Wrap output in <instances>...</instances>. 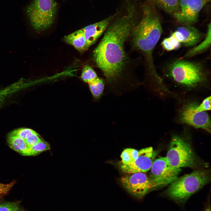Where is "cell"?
I'll return each instance as SVG.
<instances>
[{
    "instance_id": "6da1fadb",
    "label": "cell",
    "mask_w": 211,
    "mask_h": 211,
    "mask_svg": "<svg viewBox=\"0 0 211 211\" xmlns=\"http://www.w3.org/2000/svg\"><path fill=\"white\" fill-rule=\"evenodd\" d=\"M125 2L124 12H119L93 51L95 62L107 85L112 88L118 85L127 74L130 61L125 44L140 17L132 1L126 0Z\"/></svg>"
},
{
    "instance_id": "7a4b0ae2",
    "label": "cell",
    "mask_w": 211,
    "mask_h": 211,
    "mask_svg": "<svg viewBox=\"0 0 211 211\" xmlns=\"http://www.w3.org/2000/svg\"><path fill=\"white\" fill-rule=\"evenodd\" d=\"M136 25L130 35L134 49L142 54L145 60L149 74H157L153 62L152 53L162 33V25L158 16L149 6L144 5Z\"/></svg>"
},
{
    "instance_id": "3957f363",
    "label": "cell",
    "mask_w": 211,
    "mask_h": 211,
    "mask_svg": "<svg viewBox=\"0 0 211 211\" xmlns=\"http://www.w3.org/2000/svg\"><path fill=\"white\" fill-rule=\"evenodd\" d=\"M210 179L209 171L195 170L177 178L170 184L165 193L175 201L185 203L192 195L209 183Z\"/></svg>"
},
{
    "instance_id": "277c9868",
    "label": "cell",
    "mask_w": 211,
    "mask_h": 211,
    "mask_svg": "<svg viewBox=\"0 0 211 211\" xmlns=\"http://www.w3.org/2000/svg\"><path fill=\"white\" fill-rule=\"evenodd\" d=\"M166 68L169 76L174 81L186 87H195L206 80V71L199 63L178 59L169 64Z\"/></svg>"
},
{
    "instance_id": "5b68a950",
    "label": "cell",
    "mask_w": 211,
    "mask_h": 211,
    "mask_svg": "<svg viewBox=\"0 0 211 211\" xmlns=\"http://www.w3.org/2000/svg\"><path fill=\"white\" fill-rule=\"evenodd\" d=\"M166 158L171 166L177 168H194L199 162L189 143L176 135L171 137Z\"/></svg>"
},
{
    "instance_id": "8992f818",
    "label": "cell",
    "mask_w": 211,
    "mask_h": 211,
    "mask_svg": "<svg viewBox=\"0 0 211 211\" xmlns=\"http://www.w3.org/2000/svg\"><path fill=\"white\" fill-rule=\"evenodd\" d=\"M57 9L55 0H33L28 7L27 13L33 27L43 30L53 23Z\"/></svg>"
},
{
    "instance_id": "52a82bcc",
    "label": "cell",
    "mask_w": 211,
    "mask_h": 211,
    "mask_svg": "<svg viewBox=\"0 0 211 211\" xmlns=\"http://www.w3.org/2000/svg\"><path fill=\"white\" fill-rule=\"evenodd\" d=\"M150 170L149 177L153 189L170 184L178 177L181 170L171 166L163 157L154 160Z\"/></svg>"
},
{
    "instance_id": "ba28073f",
    "label": "cell",
    "mask_w": 211,
    "mask_h": 211,
    "mask_svg": "<svg viewBox=\"0 0 211 211\" xmlns=\"http://www.w3.org/2000/svg\"><path fill=\"white\" fill-rule=\"evenodd\" d=\"M207 0H179V12L173 14L177 21L183 25H191L197 21L200 11Z\"/></svg>"
},
{
    "instance_id": "9c48e42d",
    "label": "cell",
    "mask_w": 211,
    "mask_h": 211,
    "mask_svg": "<svg viewBox=\"0 0 211 211\" xmlns=\"http://www.w3.org/2000/svg\"><path fill=\"white\" fill-rule=\"evenodd\" d=\"M130 174L123 176L121 181L124 188L134 196L141 198L153 189L149 176L144 173Z\"/></svg>"
},
{
    "instance_id": "30bf717a",
    "label": "cell",
    "mask_w": 211,
    "mask_h": 211,
    "mask_svg": "<svg viewBox=\"0 0 211 211\" xmlns=\"http://www.w3.org/2000/svg\"><path fill=\"white\" fill-rule=\"evenodd\" d=\"M139 152V156L133 163L129 164H122L121 169L123 172L133 174L144 173L150 169L157 152L151 147L142 149Z\"/></svg>"
},
{
    "instance_id": "8fae6325",
    "label": "cell",
    "mask_w": 211,
    "mask_h": 211,
    "mask_svg": "<svg viewBox=\"0 0 211 211\" xmlns=\"http://www.w3.org/2000/svg\"><path fill=\"white\" fill-rule=\"evenodd\" d=\"M195 105L191 103L184 108L181 114V122L196 128L203 129L210 133L211 120L209 116L205 112L195 111Z\"/></svg>"
},
{
    "instance_id": "7c38bea8",
    "label": "cell",
    "mask_w": 211,
    "mask_h": 211,
    "mask_svg": "<svg viewBox=\"0 0 211 211\" xmlns=\"http://www.w3.org/2000/svg\"><path fill=\"white\" fill-rule=\"evenodd\" d=\"M119 12L118 10L106 18L81 28L83 31L88 49L93 45L105 31Z\"/></svg>"
},
{
    "instance_id": "4fadbf2b",
    "label": "cell",
    "mask_w": 211,
    "mask_h": 211,
    "mask_svg": "<svg viewBox=\"0 0 211 211\" xmlns=\"http://www.w3.org/2000/svg\"><path fill=\"white\" fill-rule=\"evenodd\" d=\"M176 30L181 34V44L186 47H193L200 42L202 35L199 31L191 25H183L178 27Z\"/></svg>"
},
{
    "instance_id": "5bb4252c",
    "label": "cell",
    "mask_w": 211,
    "mask_h": 211,
    "mask_svg": "<svg viewBox=\"0 0 211 211\" xmlns=\"http://www.w3.org/2000/svg\"><path fill=\"white\" fill-rule=\"evenodd\" d=\"M63 40L80 52H84L88 49L86 40L81 29L65 35L64 37Z\"/></svg>"
},
{
    "instance_id": "9a60e30c",
    "label": "cell",
    "mask_w": 211,
    "mask_h": 211,
    "mask_svg": "<svg viewBox=\"0 0 211 211\" xmlns=\"http://www.w3.org/2000/svg\"><path fill=\"white\" fill-rule=\"evenodd\" d=\"M211 23L207 25L206 36L203 40L198 45H197L189 50L184 56L185 58H190L202 53L206 50L211 45Z\"/></svg>"
},
{
    "instance_id": "2e32d148",
    "label": "cell",
    "mask_w": 211,
    "mask_h": 211,
    "mask_svg": "<svg viewBox=\"0 0 211 211\" xmlns=\"http://www.w3.org/2000/svg\"><path fill=\"white\" fill-rule=\"evenodd\" d=\"M88 84L90 91L94 99L96 101H99L104 92L105 87L104 80L103 78L98 77Z\"/></svg>"
},
{
    "instance_id": "e0dca14e",
    "label": "cell",
    "mask_w": 211,
    "mask_h": 211,
    "mask_svg": "<svg viewBox=\"0 0 211 211\" xmlns=\"http://www.w3.org/2000/svg\"><path fill=\"white\" fill-rule=\"evenodd\" d=\"M166 12L173 14L179 12V0H147Z\"/></svg>"
},
{
    "instance_id": "ac0fdd59",
    "label": "cell",
    "mask_w": 211,
    "mask_h": 211,
    "mask_svg": "<svg viewBox=\"0 0 211 211\" xmlns=\"http://www.w3.org/2000/svg\"><path fill=\"white\" fill-rule=\"evenodd\" d=\"M7 142L10 148L23 156L29 147L23 139L16 136L8 135Z\"/></svg>"
},
{
    "instance_id": "d6986e66",
    "label": "cell",
    "mask_w": 211,
    "mask_h": 211,
    "mask_svg": "<svg viewBox=\"0 0 211 211\" xmlns=\"http://www.w3.org/2000/svg\"><path fill=\"white\" fill-rule=\"evenodd\" d=\"M50 148L49 143L42 140L36 144L29 147L24 156H35L43 152L49 150Z\"/></svg>"
},
{
    "instance_id": "ffe728a7",
    "label": "cell",
    "mask_w": 211,
    "mask_h": 211,
    "mask_svg": "<svg viewBox=\"0 0 211 211\" xmlns=\"http://www.w3.org/2000/svg\"><path fill=\"white\" fill-rule=\"evenodd\" d=\"M139 152L137 150L132 148H127L122 152L120 157L122 164H129L133 163L138 158Z\"/></svg>"
},
{
    "instance_id": "44dd1931",
    "label": "cell",
    "mask_w": 211,
    "mask_h": 211,
    "mask_svg": "<svg viewBox=\"0 0 211 211\" xmlns=\"http://www.w3.org/2000/svg\"><path fill=\"white\" fill-rule=\"evenodd\" d=\"M98 77L94 70L89 65H85L83 68L81 78L83 81L88 84Z\"/></svg>"
},
{
    "instance_id": "7402d4cb",
    "label": "cell",
    "mask_w": 211,
    "mask_h": 211,
    "mask_svg": "<svg viewBox=\"0 0 211 211\" xmlns=\"http://www.w3.org/2000/svg\"><path fill=\"white\" fill-rule=\"evenodd\" d=\"M181 44V43L171 35L164 39L161 42L163 48L167 51L177 49L180 47Z\"/></svg>"
},
{
    "instance_id": "603a6c76",
    "label": "cell",
    "mask_w": 211,
    "mask_h": 211,
    "mask_svg": "<svg viewBox=\"0 0 211 211\" xmlns=\"http://www.w3.org/2000/svg\"><path fill=\"white\" fill-rule=\"evenodd\" d=\"M35 132V131L31 129L21 128L13 130L8 135L18 137L25 141Z\"/></svg>"
},
{
    "instance_id": "cb8c5ba5",
    "label": "cell",
    "mask_w": 211,
    "mask_h": 211,
    "mask_svg": "<svg viewBox=\"0 0 211 211\" xmlns=\"http://www.w3.org/2000/svg\"><path fill=\"white\" fill-rule=\"evenodd\" d=\"M211 96L205 98L199 106L195 105V111L197 112H205L211 110Z\"/></svg>"
},
{
    "instance_id": "d4e9b609",
    "label": "cell",
    "mask_w": 211,
    "mask_h": 211,
    "mask_svg": "<svg viewBox=\"0 0 211 211\" xmlns=\"http://www.w3.org/2000/svg\"><path fill=\"white\" fill-rule=\"evenodd\" d=\"M42 140L40 135L35 131L25 141L29 147L36 144Z\"/></svg>"
},
{
    "instance_id": "484cf974",
    "label": "cell",
    "mask_w": 211,
    "mask_h": 211,
    "mask_svg": "<svg viewBox=\"0 0 211 211\" xmlns=\"http://www.w3.org/2000/svg\"><path fill=\"white\" fill-rule=\"evenodd\" d=\"M0 211H19V206L15 202L6 203L0 205Z\"/></svg>"
},
{
    "instance_id": "4316f807",
    "label": "cell",
    "mask_w": 211,
    "mask_h": 211,
    "mask_svg": "<svg viewBox=\"0 0 211 211\" xmlns=\"http://www.w3.org/2000/svg\"><path fill=\"white\" fill-rule=\"evenodd\" d=\"M14 184V182L8 184L0 183V195L7 193L13 186Z\"/></svg>"
},
{
    "instance_id": "83f0119b",
    "label": "cell",
    "mask_w": 211,
    "mask_h": 211,
    "mask_svg": "<svg viewBox=\"0 0 211 211\" xmlns=\"http://www.w3.org/2000/svg\"><path fill=\"white\" fill-rule=\"evenodd\" d=\"M205 211H211V208L210 206H208L205 209Z\"/></svg>"
},
{
    "instance_id": "f1b7e54d",
    "label": "cell",
    "mask_w": 211,
    "mask_h": 211,
    "mask_svg": "<svg viewBox=\"0 0 211 211\" xmlns=\"http://www.w3.org/2000/svg\"><path fill=\"white\" fill-rule=\"evenodd\" d=\"M208 0L209 1H210V0Z\"/></svg>"
},
{
    "instance_id": "f546056e",
    "label": "cell",
    "mask_w": 211,
    "mask_h": 211,
    "mask_svg": "<svg viewBox=\"0 0 211 211\" xmlns=\"http://www.w3.org/2000/svg\"></svg>"
}]
</instances>
